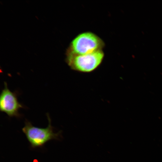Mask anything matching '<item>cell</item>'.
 <instances>
[{
	"instance_id": "1",
	"label": "cell",
	"mask_w": 162,
	"mask_h": 162,
	"mask_svg": "<svg viewBox=\"0 0 162 162\" xmlns=\"http://www.w3.org/2000/svg\"><path fill=\"white\" fill-rule=\"evenodd\" d=\"M104 56L102 50L84 55L67 52L66 61L73 70L82 73H89L95 70L100 65Z\"/></svg>"
},
{
	"instance_id": "2",
	"label": "cell",
	"mask_w": 162,
	"mask_h": 162,
	"mask_svg": "<svg viewBox=\"0 0 162 162\" xmlns=\"http://www.w3.org/2000/svg\"><path fill=\"white\" fill-rule=\"evenodd\" d=\"M48 120V126L45 128H39L33 126L30 122L26 120L25 125L22 129L32 148L42 147L49 141L58 140L61 132L55 133L51 124V120L49 115H47Z\"/></svg>"
},
{
	"instance_id": "3",
	"label": "cell",
	"mask_w": 162,
	"mask_h": 162,
	"mask_svg": "<svg viewBox=\"0 0 162 162\" xmlns=\"http://www.w3.org/2000/svg\"><path fill=\"white\" fill-rule=\"evenodd\" d=\"M104 45L103 41L95 34L85 32L79 34L72 40L67 52L86 54L102 50Z\"/></svg>"
},
{
	"instance_id": "4",
	"label": "cell",
	"mask_w": 162,
	"mask_h": 162,
	"mask_svg": "<svg viewBox=\"0 0 162 162\" xmlns=\"http://www.w3.org/2000/svg\"><path fill=\"white\" fill-rule=\"evenodd\" d=\"M22 106L18 101L16 95L8 88L4 82V87L0 95V110L10 117H20L19 110Z\"/></svg>"
}]
</instances>
